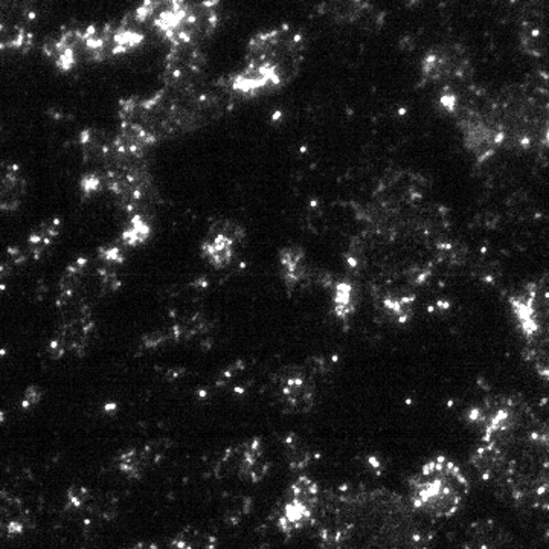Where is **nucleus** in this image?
<instances>
[{"label":"nucleus","instance_id":"a211bd4d","mask_svg":"<svg viewBox=\"0 0 549 549\" xmlns=\"http://www.w3.org/2000/svg\"><path fill=\"white\" fill-rule=\"evenodd\" d=\"M167 340H173V334H171V328L167 331H153L145 334L142 338V345L145 348H158L162 343H165Z\"/></svg>","mask_w":549,"mask_h":549},{"label":"nucleus","instance_id":"5701e85b","mask_svg":"<svg viewBox=\"0 0 549 549\" xmlns=\"http://www.w3.org/2000/svg\"><path fill=\"white\" fill-rule=\"evenodd\" d=\"M106 412H115L116 410V403H109V405L104 406Z\"/></svg>","mask_w":549,"mask_h":549},{"label":"nucleus","instance_id":"2eb2a0df","mask_svg":"<svg viewBox=\"0 0 549 549\" xmlns=\"http://www.w3.org/2000/svg\"><path fill=\"white\" fill-rule=\"evenodd\" d=\"M148 466L147 457H145L144 450H125L118 457V467L127 478L137 479L141 478L144 468Z\"/></svg>","mask_w":549,"mask_h":549},{"label":"nucleus","instance_id":"f03ea898","mask_svg":"<svg viewBox=\"0 0 549 549\" xmlns=\"http://www.w3.org/2000/svg\"><path fill=\"white\" fill-rule=\"evenodd\" d=\"M520 459L514 462L513 475L527 493L542 494L549 490V424L533 431L525 440Z\"/></svg>","mask_w":549,"mask_h":549},{"label":"nucleus","instance_id":"39448f33","mask_svg":"<svg viewBox=\"0 0 549 549\" xmlns=\"http://www.w3.org/2000/svg\"><path fill=\"white\" fill-rule=\"evenodd\" d=\"M424 83L443 84L444 90L466 83L470 75V60L459 48H438L422 62Z\"/></svg>","mask_w":549,"mask_h":549},{"label":"nucleus","instance_id":"f8f14e48","mask_svg":"<svg viewBox=\"0 0 549 549\" xmlns=\"http://www.w3.org/2000/svg\"><path fill=\"white\" fill-rule=\"evenodd\" d=\"M333 312L340 321H348L354 314L356 291L351 282L339 281L333 286Z\"/></svg>","mask_w":549,"mask_h":549},{"label":"nucleus","instance_id":"1a4fd4ad","mask_svg":"<svg viewBox=\"0 0 549 549\" xmlns=\"http://www.w3.org/2000/svg\"><path fill=\"white\" fill-rule=\"evenodd\" d=\"M279 265L286 286L293 290L308 277L305 253L301 247L287 246L279 252Z\"/></svg>","mask_w":549,"mask_h":549},{"label":"nucleus","instance_id":"20e7f679","mask_svg":"<svg viewBox=\"0 0 549 549\" xmlns=\"http://www.w3.org/2000/svg\"><path fill=\"white\" fill-rule=\"evenodd\" d=\"M319 502V487L308 476H299L289 488L287 501L278 519V527L286 536L298 533L313 520Z\"/></svg>","mask_w":549,"mask_h":549},{"label":"nucleus","instance_id":"423d86ee","mask_svg":"<svg viewBox=\"0 0 549 549\" xmlns=\"http://www.w3.org/2000/svg\"><path fill=\"white\" fill-rule=\"evenodd\" d=\"M243 237L244 232L242 228L232 223H225V226L202 244V253L216 269L226 267L234 258L237 242Z\"/></svg>","mask_w":549,"mask_h":549},{"label":"nucleus","instance_id":"4468645a","mask_svg":"<svg viewBox=\"0 0 549 549\" xmlns=\"http://www.w3.org/2000/svg\"><path fill=\"white\" fill-rule=\"evenodd\" d=\"M173 549H214L216 548V538L206 536L194 528H186L182 531L173 542Z\"/></svg>","mask_w":549,"mask_h":549},{"label":"nucleus","instance_id":"aec40b11","mask_svg":"<svg viewBox=\"0 0 549 549\" xmlns=\"http://www.w3.org/2000/svg\"><path fill=\"white\" fill-rule=\"evenodd\" d=\"M41 398H43V392H41V389L37 388V386H29V388H28L27 391H25V394H23V398H22L20 406H22L23 409H31V408H34L36 405H39V403L41 401Z\"/></svg>","mask_w":549,"mask_h":549},{"label":"nucleus","instance_id":"f257e3e1","mask_svg":"<svg viewBox=\"0 0 549 549\" xmlns=\"http://www.w3.org/2000/svg\"><path fill=\"white\" fill-rule=\"evenodd\" d=\"M470 490L462 468L450 458L438 454L429 459L410 480L414 508L435 519L454 516L466 502Z\"/></svg>","mask_w":549,"mask_h":549},{"label":"nucleus","instance_id":"9b49d317","mask_svg":"<svg viewBox=\"0 0 549 549\" xmlns=\"http://www.w3.org/2000/svg\"><path fill=\"white\" fill-rule=\"evenodd\" d=\"M25 191H27V185H25L19 167H6L2 177V211L19 208Z\"/></svg>","mask_w":549,"mask_h":549},{"label":"nucleus","instance_id":"f3484780","mask_svg":"<svg viewBox=\"0 0 549 549\" xmlns=\"http://www.w3.org/2000/svg\"><path fill=\"white\" fill-rule=\"evenodd\" d=\"M90 493L85 487L74 485L67 490V502L72 508H81L83 505L89 501Z\"/></svg>","mask_w":549,"mask_h":549},{"label":"nucleus","instance_id":"412c9836","mask_svg":"<svg viewBox=\"0 0 549 549\" xmlns=\"http://www.w3.org/2000/svg\"><path fill=\"white\" fill-rule=\"evenodd\" d=\"M23 533V523L20 520H11L6 525V534L10 537H17Z\"/></svg>","mask_w":549,"mask_h":549},{"label":"nucleus","instance_id":"7ed1b4c3","mask_svg":"<svg viewBox=\"0 0 549 549\" xmlns=\"http://www.w3.org/2000/svg\"><path fill=\"white\" fill-rule=\"evenodd\" d=\"M510 308L517 327L529 343L549 331V289L528 284L510 298Z\"/></svg>","mask_w":549,"mask_h":549},{"label":"nucleus","instance_id":"6ab92c4d","mask_svg":"<svg viewBox=\"0 0 549 549\" xmlns=\"http://www.w3.org/2000/svg\"><path fill=\"white\" fill-rule=\"evenodd\" d=\"M102 186V179L95 174V173H89V174H84L81 182H80V188H81V193L84 195H90V194H95L101 190Z\"/></svg>","mask_w":549,"mask_h":549},{"label":"nucleus","instance_id":"9d476101","mask_svg":"<svg viewBox=\"0 0 549 549\" xmlns=\"http://www.w3.org/2000/svg\"><path fill=\"white\" fill-rule=\"evenodd\" d=\"M327 13L339 22L356 23L363 19H373L377 22L375 11L368 0H333L327 5Z\"/></svg>","mask_w":549,"mask_h":549},{"label":"nucleus","instance_id":"dca6fc26","mask_svg":"<svg viewBox=\"0 0 549 549\" xmlns=\"http://www.w3.org/2000/svg\"><path fill=\"white\" fill-rule=\"evenodd\" d=\"M151 235V226L142 216H134L130 220V225L123 232V242L125 246H139L144 244Z\"/></svg>","mask_w":549,"mask_h":549},{"label":"nucleus","instance_id":"0eeeda50","mask_svg":"<svg viewBox=\"0 0 549 549\" xmlns=\"http://www.w3.org/2000/svg\"><path fill=\"white\" fill-rule=\"evenodd\" d=\"M243 459L238 468V476L256 484L267 476L270 464L265 459L264 445L260 438H253L242 444Z\"/></svg>","mask_w":549,"mask_h":549},{"label":"nucleus","instance_id":"4be33fe9","mask_svg":"<svg viewBox=\"0 0 549 549\" xmlns=\"http://www.w3.org/2000/svg\"><path fill=\"white\" fill-rule=\"evenodd\" d=\"M132 549H159V548H158V545H154L151 542H139V543H136Z\"/></svg>","mask_w":549,"mask_h":549},{"label":"nucleus","instance_id":"6e6552de","mask_svg":"<svg viewBox=\"0 0 549 549\" xmlns=\"http://www.w3.org/2000/svg\"><path fill=\"white\" fill-rule=\"evenodd\" d=\"M281 392L287 406L293 410L307 412L313 406L314 389L301 373H289L282 379Z\"/></svg>","mask_w":549,"mask_h":549},{"label":"nucleus","instance_id":"ddd939ff","mask_svg":"<svg viewBox=\"0 0 549 549\" xmlns=\"http://www.w3.org/2000/svg\"><path fill=\"white\" fill-rule=\"evenodd\" d=\"M58 234H60V220L58 218L43 223L39 229L34 230L28 239L31 255L34 256V258H40L41 253L45 252V249L55 242Z\"/></svg>","mask_w":549,"mask_h":549}]
</instances>
